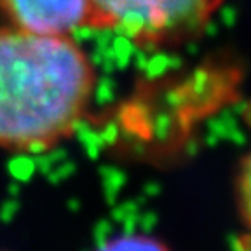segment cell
<instances>
[{
	"mask_svg": "<svg viewBox=\"0 0 251 251\" xmlns=\"http://www.w3.org/2000/svg\"><path fill=\"white\" fill-rule=\"evenodd\" d=\"M96 86L70 35L0 28V149L40 152L70 138Z\"/></svg>",
	"mask_w": 251,
	"mask_h": 251,
	"instance_id": "6da1fadb",
	"label": "cell"
},
{
	"mask_svg": "<svg viewBox=\"0 0 251 251\" xmlns=\"http://www.w3.org/2000/svg\"><path fill=\"white\" fill-rule=\"evenodd\" d=\"M225 0H93L100 30H110L145 51L192 42Z\"/></svg>",
	"mask_w": 251,
	"mask_h": 251,
	"instance_id": "7a4b0ae2",
	"label": "cell"
},
{
	"mask_svg": "<svg viewBox=\"0 0 251 251\" xmlns=\"http://www.w3.org/2000/svg\"><path fill=\"white\" fill-rule=\"evenodd\" d=\"M98 251H171L168 244L145 234H126L106 241Z\"/></svg>",
	"mask_w": 251,
	"mask_h": 251,
	"instance_id": "277c9868",
	"label": "cell"
},
{
	"mask_svg": "<svg viewBox=\"0 0 251 251\" xmlns=\"http://www.w3.org/2000/svg\"><path fill=\"white\" fill-rule=\"evenodd\" d=\"M11 26L40 35H70L82 28L100 30L93 0H0Z\"/></svg>",
	"mask_w": 251,
	"mask_h": 251,
	"instance_id": "3957f363",
	"label": "cell"
},
{
	"mask_svg": "<svg viewBox=\"0 0 251 251\" xmlns=\"http://www.w3.org/2000/svg\"><path fill=\"white\" fill-rule=\"evenodd\" d=\"M237 208L251 239V149L243 157L237 171Z\"/></svg>",
	"mask_w": 251,
	"mask_h": 251,
	"instance_id": "5b68a950",
	"label": "cell"
}]
</instances>
